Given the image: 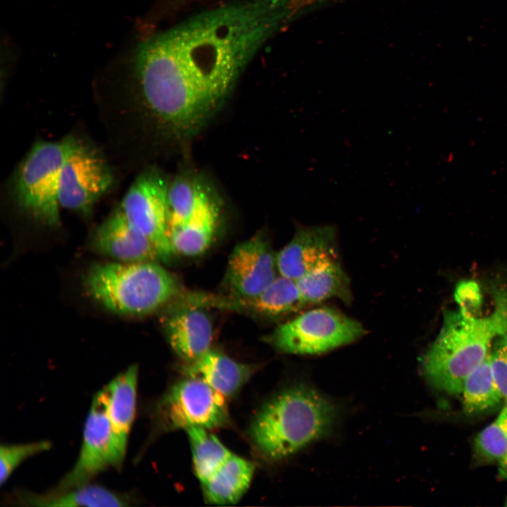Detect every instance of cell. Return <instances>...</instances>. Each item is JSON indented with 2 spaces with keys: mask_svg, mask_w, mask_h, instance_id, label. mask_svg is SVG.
<instances>
[{
  "mask_svg": "<svg viewBox=\"0 0 507 507\" xmlns=\"http://www.w3.org/2000/svg\"><path fill=\"white\" fill-rule=\"evenodd\" d=\"M283 0H237L201 11L139 43L125 85L159 124L195 129L277 30Z\"/></svg>",
  "mask_w": 507,
  "mask_h": 507,
  "instance_id": "6da1fadb",
  "label": "cell"
},
{
  "mask_svg": "<svg viewBox=\"0 0 507 507\" xmlns=\"http://www.w3.org/2000/svg\"><path fill=\"white\" fill-rule=\"evenodd\" d=\"M338 415L332 401L308 386L297 384L263 406L251 426V439L266 458L281 460L329 434Z\"/></svg>",
  "mask_w": 507,
  "mask_h": 507,
  "instance_id": "7a4b0ae2",
  "label": "cell"
},
{
  "mask_svg": "<svg viewBox=\"0 0 507 507\" xmlns=\"http://www.w3.org/2000/svg\"><path fill=\"white\" fill-rule=\"evenodd\" d=\"M504 333L506 325L496 310L484 318L460 308L446 311L439 332L421 361L425 377L435 389L460 395L465 378L486 358L494 339Z\"/></svg>",
  "mask_w": 507,
  "mask_h": 507,
  "instance_id": "3957f363",
  "label": "cell"
},
{
  "mask_svg": "<svg viewBox=\"0 0 507 507\" xmlns=\"http://www.w3.org/2000/svg\"><path fill=\"white\" fill-rule=\"evenodd\" d=\"M88 293L119 314L147 315L177 295L175 279L156 262H113L93 266L86 277Z\"/></svg>",
  "mask_w": 507,
  "mask_h": 507,
  "instance_id": "277c9868",
  "label": "cell"
},
{
  "mask_svg": "<svg viewBox=\"0 0 507 507\" xmlns=\"http://www.w3.org/2000/svg\"><path fill=\"white\" fill-rule=\"evenodd\" d=\"M76 140L39 142L20 163L15 178V195L20 207L42 223L60 222L58 190L62 166Z\"/></svg>",
  "mask_w": 507,
  "mask_h": 507,
  "instance_id": "5b68a950",
  "label": "cell"
},
{
  "mask_svg": "<svg viewBox=\"0 0 507 507\" xmlns=\"http://www.w3.org/2000/svg\"><path fill=\"white\" fill-rule=\"evenodd\" d=\"M365 333L357 320L332 308L320 307L280 325L267 339L280 351L312 355L350 344Z\"/></svg>",
  "mask_w": 507,
  "mask_h": 507,
  "instance_id": "8992f818",
  "label": "cell"
},
{
  "mask_svg": "<svg viewBox=\"0 0 507 507\" xmlns=\"http://www.w3.org/2000/svg\"><path fill=\"white\" fill-rule=\"evenodd\" d=\"M169 184L158 171L139 175L125 194L118 209L156 246L162 260L173 253L169 239Z\"/></svg>",
  "mask_w": 507,
  "mask_h": 507,
  "instance_id": "52a82bcc",
  "label": "cell"
},
{
  "mask_svg": "<svg viewBox=\"0 0 507 507\" xmlns=\"http://www.w3.org/2000/svg\"><path fill=\"white\" fill-rule=\"evenodd\" d=\"M125 456L118 449L113 435L104 388L93 399L75 465L51 492H62L88 484L92 478L108 468H120Z\"/></svg>",
  "mask_w": 507,
  "mask_h": 507,
  "instance_id": "ba28073f",
  "label": "cell"
},
{
  "mask_svg": "<svg viewBox=\"0 0 507 507\" xmlns=\"http://www.w3.org/2000/svg\"><path fill=\"white\" fill-rule=\"evenodd\" d=\"M225 397L204 381L188 377L175 384L161 400V421L168 430L224 427L230 420Z\"/></svg>",
  "mask_w": 507,
  "mask_h": 507,
  "instance_id": "9c48e42d",
  "label": "cell"
},
{
  "mask_svg": "<svg viewBox=\"0 0 507 507\" xmlns=\"http://www.w3.org/2000/svg\"><path fill=\"white\" fill-rule=\"evenodd\" d=\"M112 182L113 175L104 159L94 149L76 140L61 169L60 206L89 215Z\"/></svg>",
  "mask_w": 507,
  "mask_h": 507,
  "instance_id": "30bf717a",
  "label": "cell"
},
{
  "mask_svg": "<svg viewBox=\"0 0 507 507\" xmlns=\"http://www.w3.org/2000/svg\"><path fill=\"white\" fill-rule=\"evenodd\" d=\"M277 254L265 237L257 234L234 247L229 258L224 284L229 296H255L278 277Z\"/></svg>",
  "mask_w": 507,
  "mask_h": 507,
  "instance_id": "8fae6325",
  "label": "cell"
},
{
  "mask_svg": "<svg viewBox=\"0 0 507 507\" xmlns=\"http://www.w3.org/2000/svg\"><path fill=\"white\" fill-rule=\"evenodd\" d=\"M337 231L334 226L299 229L292 239L277 254L280 275L297 280L305 275L337 261Z\"/></svg>",
  "mask_w": 507,
  "mask_h": 507,
  "instance_id": "7c38bea8",
  "label": "cell"
},
{
  "mask_svg": "<svg viewBox=\"0 0 507 507\" xmlns=\"http://www.w3.org/2000/svg\"><path fill=\"white\" fill-rule=\"evenodd\" d=\"M93 244L97 251L119 262H156L161 259L153 243L131 225L119 209L96 230Z\"/></svg>",
  "mask_w": 507,
  "mask_h": 507,
  "instance_id": "4fadbf2b",
  "label": "cell"
},
{
  "mask_svg": "<svg viewBox=\"0 0 507 507\" xmlns=\"http://www.w3.org/2000/svg\"><path fill=\"white\" fill-rule=\"evenodd\" d=\"M207 306L240 311L268 318H281L295 313L306 304L296 280L280 275L259 294L250 298L208 296Z\"/></svg>",
  "mask_w": 507,
  "mask_h": 507,
  "instance_id": "5bb4252c",
  "label": "cell"
},
{
  "mask_svg": "<svg viewBox=\"0 0 507 507\" xmlns=\"http://www.w3.org/2000/svg\"><path fill=\"white\" fill-rule=\"evenodd\" d=\"M165 328L172 349L187 363L211 349L212 325L198 306L175 311L166 319Z\"/></svg>",
  "mask_w": 507,
  "mask_h": 507,
  "instance_id": "9a60e30c",
  "label": "cell"
},
{
  "mask_svg": "<svg viewBox=\"0 0 507 507\" xmlns=\"http://www.w3.org/2000/svg\"><path fill=\"white\" fill-rule=\"evenodd\" d=\"M184 371L187 377L201 380L223 396H230L247 382L254 368L210 349L187 363Z\"/></svg>",
  "mask_w": 507,
  "mask_h": 507,
  "instance_id": "2e32d148",
  "label": "cell"
},
{
  "mask_svg": "<svg viewBox=\"0 0 507 507\" xmlns=\"http://www.w3.org/2000/svg\"><path fill=\"white\" fill-rule=\"evenodd\" d=\"M138 368L131 365L107 384V413L117 446L125 455L135 415Z\"/></svg>",
  "mask_w": 507,
  "mask_h": 507,
  "instance_id": "e0dca14e",
  "label": "cell"
},
{
  "mask_svg": "<svg viewBox=\"0 0 507 507\" xmlns=\"http://www.w3.org/2000/svg\"><path fill=\"white\" fill-rule=\"evenodd\" d=\"M218 214L216 204L206 194L188 221L169 228L173 253L194 256L204 252L213 241Z\"/></svg>",
  "mask_w": 507,
  "mask_h": 507,
  "instance_id": "ac0fdd59",
  "label": "cell"
},
{
  "mask_svg": "<svg viewBox=\"0 0 507 507\" xmlns=\"http://www.w3.org/2000/svg\"><path fill=\"white\" fill-rule=\"evenodd\" d=\"M18 501L23 506L56 507H108L127 506L130 498L99 485L88 484L62 492L44 494L24 493Z\"/></svg>",
  "mask_w": 507,
  "mask_h": 507,
  "instance_id": "d6986e66",
  "label": "cell"
},
{
  "mask_svg": "<svg viewBox=\"0 0 507 507\" xmlns=\"http://www.w3.org/2000/svg\"><path fill=\"white\" fill-rule=\"evenodd\" d=\"M254 470L251 462L232 454L209 478L201 482L205 496L216 504L237 501L248 489Z\"/></svg>",
  "mask_w": 507,
  "mask_h": 507,
  "instance_id": "ffe728a7",
  "label": "cell"
},
{
  "mask_svg": "<svg viewBox=\"0 0 507 507\" xmlns=\"http://www.w3.org/2000/svg\"><path fill=\"white\" fill-rule=\"evenodd\" d=\"M296 282L306 305L332 298L349 303L352 299L349 279L338 261L320 267Z\"/></svg>",
  "mask_w": 507,
  "mask_h": 507,
  "instance_id": "44dd1931",
  "label": "cell"
},
{
  "mask_svg": "<svg viewBox=\"0 0 507 507\" xmlns=\"http://www.w3.org/2000/svg\"><path fill=\"white\" fill-rule=\"evenodd\" d=\"M461 394L463 410L468 414L483 413L501 403L503 399L493 377L489 353L465 378Z\"/></svg>",
  "mask_w": 507,
  "mask_h": 507,
  "instance_id": "7402d4cb",
  "label": "cell"
},
{
  "mask_svg": "<svg viewBox=\"0 0 507 507\" xmlns=\"http://www.w3.org/2000/svg\"><path fill=\"white\" fill-rule=\"evenodd\" d=\"M190 442L195 472L201 483L209 478L232 454L208 429L185 430Z\"/></svg>",
  "mask_w": 507,
  "mask_h": 507,
  "instance_id": "603a6c76",
  "label": "cell"
},
{
  "mask_svg": "<svg viewBox=\"0 0 507 507\" xmlns=\"http://www.w3.org/2000/svg\"><path fill=\"white\" fill-rule=\"evenodd\" d=\"M474 452L479 462L496 463L507 477V402L497 418L476 436Z\"/></svg>",
  "mask_w": 507,
  "mask_h": 507,
  "instance_id": "cb8c5ba5",
  "label": "cell"
},
{
  "mask_svg": "<svg viewBox=\"0 0 507 507\" xmlns=\"http://www.w3.org/2000/svg\"><path fill=\"white\" fill-rule=\"evenodd\" d=\"M206 194L197 182L187 177H180L169 184V228L188 221Z\"/></svg>",
  "mask_w": 507,
  "mask_h": 507,
  "instance_id": "d4e9b609",
  "label": "cell"
},
{
  "mask_svg": "<svg viewBox=\"0 0 507 507\" xmlns=\"http://www.w3.org/2000/svg\"><path fill=\"white\" fill-rule=\"evenodd\" d=\"M51 448L48 441L17 444H1L0 447V483L4 484L14 470L27 458Z\"/></svg>",
  "mask_w": 507,
  "mask_h": 507,
  "instance_id": "484cf974",
  "label": "cell"
},
{
  "mask_svg": "<svg viewBox=\"0 0 507 507\" xmlns=\"http://www.w3.org/2000/svg\"><path fill=\"white\" fill-rule=\"evenodd\" d=\"M489 359L494 381L503 399L507 402V333L494 339Z\"/></svg>",
  "mask_w": 507,
  "mask_h": 507,
  "instance_id": "4316f807",
  "label": "cell"
},
{
  "mask_svg": "<svg viewBox=\"0 0 507 507\" xmlns=\"http://www.w3.org/2000/svg\"><path fill=\"white\" fill-rule=\"evenodd\" d=\"M455 299L460 309L473 315H475L482 304L480 287L473 281L459 283L456 288Z\"/></svg>",
  "mask_w": 507,
  "mask_h": 507,
  "instance_id": "83f0119b",
  "label": "cell"
},
{
  "mask_svg": "<svg viewBox=\"0 0 507 507\" xmlns=\"http://www.w3.org/2000/svg\"><path fill=\"white\" fill-rule=\"evenodd\" d=\"M492 293L495 310L500 314L507 327V287H494Z\"/></svg>",
  "mask_w": 507,
  "mask_h": 507,
  "instance_id": "f1b7e54d",
  "label": "cell"
},
{
  "mask_svg": "<svg viewBox=\"0 0 507 507\" xmlns=\"http://www.w3.org/2000/svg\"><path fill=\"white\" fill-rule=\"evenodd\" d=\"M506 506H507V501H506Z\"/></svg>",
  "mask_w": 507,
  "mask_h": 507,
  "instance_id": "f546056e",
  "label": "cell"
}]
</instances>
